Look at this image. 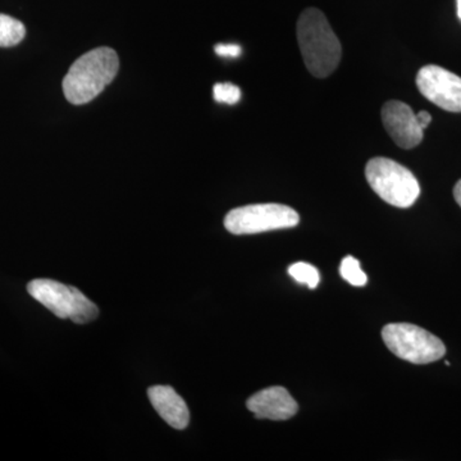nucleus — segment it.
<instances>
[{
    "label": "nucleus",
    "mask_w": 461,
    "mask_h": 461,
    "mask_svg": "<svg viewBox=\"0 0 461 461\" xmlns=\"http://www.w3.org/2000/svg\"><path fill=\"white\" fill-rule=\"evenodd\" d=\"M297 42L305 67L314 77L326 78L341 62L342 47L323 12L308 8L296 25Z\"/></svg>",
    "instance_id": "obj_1"
},
{
    "label": "nucleus",
    "mask_w": 461,
    "mask_h": 461,
    "mask_svg": "<svg viewBox=\"0 0 461 461\" xmlns=\"http://www.w3.org/2000/svg\"><path fill=\"white\" fill-rule=\"evenodd\" d=\"M120 69V58L112 48L87 51L71 66L63 80V93L71 104L91 102L114 80Z\"/></svg>",
    "instance_id": "obj_2"
},
{
    "label": "nucleus",
    "mask_w": 461,
    "mask_h": 461,
    "mask_svg": "<svg viewBox=\"0 0 461 461\" xmlns=\"http://www.w3.org/2000/svg\"><path fill=\"white\" fill-rule=\"evenodd\" d=\"M366 177L379 198L396 208H411L420 198V186L417 177L395 160L373 158L366 163Z\"/></svg>",
    "instance_id": "obj_3"
},
{
    "label": "nucleus",
    "mask_w": 461,
    "mask_h": 461,
    "mask_svg": "<svg viewBox=\"0 0 461 461\" xmlns=\"http://www.w3.org/2000/svg\"><path fill=\"white\" fill-rule=\"evenodd\" d=\"M30 295L51 313L77 324L89 323L99 315L98 306L77 290L53 280H33L27 285Z\"/></svg>",
    "instance_id": "obj_4"
},
{
    "label": "nucleus",
    "mask_w": 461,
    "mask_h": 461,
    "mask_svg": "<svg viewBox=\"0 0 461 461\" xmlns=\"http://www.w3.org/2000/svg\"><path fill=\"white\" fill-rule=\"evenodd\" d=\"M388 350L411 364H429L446 354L444 342L433 333L411 323H391L382 330Z\"/></svg>",
    "instance_id": "obj_5"
},
{
    "label": "nucleus",
    "mask_w": 461,
    "mask_h": 461,
    "mask_svg": "<svg viewBox=\"0 0 461 461\" xmlns=\"http://www.w3.org/2000/svg\"><path fill=\"white\" fill-rule=\"evenodd\" d=\"M300 215L287 205L253 204L232 209L224 218V227L233 235H256L268 230L293 229Z\"/></svg>",
    "instance_id": "obj_6"
},
{
    "label": "nucleus",
    "mask_w": 461,
    "mask_h": 461,
    "mask_svg": "<svg viewBox=\"0 0 461 461\" xmlns=\"http://www.w3.org/2000/svg\"><path fill=\"white\" fill-rule=\"evenodd\" d=\"M421 95L437 107L461 113V77L436 65L424 66L417 75Z\"/></svg>",
    "instance_id": "obj_7"
},
{
    "label": "nucleus",
    "mask_w": 461,
    "mask_h": 461,
    "mask_svg": "<svg viewBox=\"0 0 461 461\" xmlns=\"http://www.w3.org/2000/svg\"><path fill=\"white\" fill-rule=\"evenodd\" d=\"M382 122L393 142L402 149L418 147L424 138V130L417 120V114L405 103L390 100L381 111Z\"/></svg>",
    "instance_id": "obj_8"
},
{
    "label": "nucleus",
    "mask_w": 461,
    "mask_h": 461,
    "mask_svg": "<svg viewBox=\"0 0 461 461\" xmlns=\"http://www.w3.org/2000/svg\"><path fill=\"white\" fill-rule=\"evenodd\" d=\"M249 411L259 420H287L299 411V405L285 387L273 386L254 393L248 400Z\"/></svg>",
    "instance_id": "obj_9"
},
{
    "label": "nucleus",
    "mask_w": 461,
    "mask_h": 461,
    "mask_svg": "<svg viewBox=\"0 0 461 461\" xmlns=\"http://www.w3.org/2000/svg\"><path fill=\"white\" fill-rule=\"evenodd\" d=\"M149 400L163 420L175 429L189 426L190 411L186 402L172 387L153 386L148 390Z\"/></svg>",
    "instance_id": "obj_10"
},
{
    "label": "nucleus",
    "mask_w": 461,
    "mask_h": 461,
    "mask_svg": "<svg viewBox=\"0 0 461 461\" xmlns=\"http://www.w3.org/2000/svg\"><path fill=\"white\" fill-rule=\"evenodd\" d=\"M26 27L16 18L0 14V47L9 48L25 39Z\"/></svg>",
    "instance_id": "obj_11"
},
{
    "label": "nucleus",
    "mask_w": 461,
    "mask_h": 461,
    "mask_svg": "<svg viewBox=\"0 0 461 461\" xmlns=\"http://www.w3.org/2000/svg\"><path fill=\"white\" fill-rule=\"evenodd\" d=\"M288 275H290L294 280L299 282V284L306 285V286L312 288V290H314V288L320 285V271H318L315 267L312 266V264L304 262L293 264V266H290V268H288Z\"/></svg>",
    "instance_id": "obj_12"
},
{
    "label": "nucleus",
    "mask_w": 461,
    "mask_h": 461,
    "mask_svg": "<svg viewBox=\"0 0 461 461\" xmlns=\"http://www.w3.org/2000/svg\"><path fill=\"white\" fill-rule=\"evenodd\" d=\"M339 273H341V277L353 286H366L368 282V277L360 268L359 260L355 259L354 257H346L342 259Z\"/></svg>",
    "instance_id": "obj_13"
},
{
    "label": "nucleus",
    "mask_w": 461,
    "mask_h": 461,
    "mask_svg": "<svg viewBox=\"0 0 461 461\" xmlns=\"http://www.w3.org/2000/svg\"><path fill=\"white\" fill-rule=\"evenodd\" d=\"M214 100L221 104H238L241 99V90L233 84H215L213 87Z\"/></svg>",
    "instance_id": "obj_14"
},
{
    "label": "nucleus",
    "mask_w": 461,
    "mask_h": 461,
    "mask_svg": "<svg viewBox=\"0 0 461 461\" xmlns=\"http://www.w3.org/2000/svg\"><path fill=\"white\" fill-rule=\"evenodd\" d=\"M215 53L220 57L236 58L241 54V47L238 44H218L214 48Z\"/></svg>",
    "instance_id": "obj_15"
},
{
    "label": "nucleus",
    "mask_w": 461,
    "mask_h": 461,
    "mask_svg": "<svg viewBox=\"0 0 461 461\" xmlns=\"http://www.w3.org/2000/svg\"><path fill=\"white\" fill-rule=\"evenodd\" d=\"M417 120L418 122H420L421 129L426 130L427 127L429 126V123L432 122V115H430L427 111H421L420 113H417Z\"/></svg>",
    "instance_id": "obj_16"
},
{
    "label": "nucleus",
    "mask_w": 461,
    "mask_h": 461,
    "mask_svg": "<svg viewBox=\"0 0 461 461\" xmlns=\"http://www.w3.org/2000/svg\"><path fill=\"white\" fill-rule=\"evenodd\" d=\"M454 198L456 200L457 204H459L461 208V180L457 182L456 185H455Z\"/></svg>",
    "instance_id": "obj_17"
},
{
    "label": "nucleus",
    "mask_w": 461,
    "mask_h": 461,
    "mask_svg": "<svg viewBox=\"0 0 461 461\" xmlns=\"http://www.w3.org/2000/svg\"><path fill=\"white\" fill-rule=\"evenodd\" d=\"M457 16L461 20V0H457Z\"/></svg>",
    "instance_id": "obj_18"
}]
</instances>
